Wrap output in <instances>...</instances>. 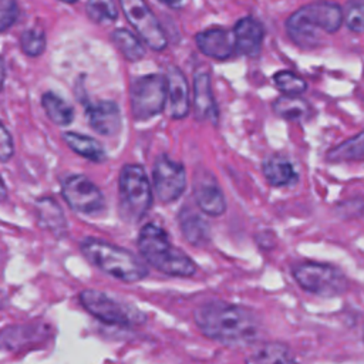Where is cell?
Wrapping results in <instances>:
<instances>
[{
  "label": "cell",
  "instance_id": "1",
  "mask_svg": "<svg viewBox=\"0 0 364 364\" xmlns=\"http://www.w3.org/2000/svg\"><path fill=\"white\" fill-rule=\"evenodd\" d=\"M200 333L228 346H249L262 334L259 317L249 309L223 300L202 303L193 310Z\"/></svg>",
  "mask_w": 364,
  "mask_h": 364
},
{
  "label": "cell",
  "instance_id": "2",
  "mask_svg": "<svg viewBox=\"0 0 364 364\" xmlns=\"http://www.w3.org/2000/svg\"><path fill=\"white\" fill-rule=\"evenodd\" d=\"M343 23L340 4L318 0L301 6L286 20V33L303 50L318 47L323 37L336 33Z\"/></svg>",
  "mask_w": 364,
  "mask_h": 364
},
{
  "label": "cell",
  "instance_id": "3",
  "mask_svg": "<svg viewBox=\"0 0 364 364\" xmlns=\"http://www.w3.org/2000/svg\"><path fill=\"white\" fill-rule=\"evenodd\" d=\"M136 245L145 262L164 274L191 277L196 273L193 260L175 247L164 228L156 223L149 222L141 228Z\"/></svg>",
  "mask_w": 364,
  "mask_h": 364
},
{
  "label": "cell",
  "instance_id": "4",
  "mask_svg": "<svg viewBox=\"0 0 364 364\" xmlns=\"http://www.w3.org/2000/svg\"><path fill=\"white\" fill-rule=\"evenodd\" d=\"M80 250L101 272L124 283H136L149 274L146 264L138 256L105 240L84 237Z\"/></svg>",
  "mask_w": 364,
  "mask_h": 364
},
{
  "label": "cell",
  "instance_id": "5",
  "mask_svg": "<svg viewBox=\"0 0 364 364\" xmlns=\"http://www.w3.org/2000/svg\"><path fill=\"white\" fill-rule=\"evenodd\" d=\"M119 213L127 222L141 220L152 205L149 179L141 165L128 164L121 169L119 181Z\"/></svg>",
  "mask_w": 364,
  "mask_h": 364
},
{
  "label": "cell",
  "instance_id": "6",
  "mask_svg": "<svg viewBox=\"0 0 364 364\" xmlns=\"http://www.w3.org/2000/svg\"><path fill=\"white\" fill-rule=\"evenodd\" d=\"M81 306L95 318L105 324L118 327H138L146 321L144 311L117 297L95 290L84 289L78 294Z\"/></svg>",
  "mask_w": 364,
  "mask_h": 364
},
{
  "label": "cell",
  "instance_id": "7",
  "mask_svg": "<svg viewBox=\"0 0 364 364\" xmlns=\"http://www.w3.org/2000/svg\"><path fill=\"white\" fill-rule=\"evenodd\" d=\"M168 98L164 74L151 73L136 77L129 87L131 114L135 121H148L162 112Z\"/></svg>",
  "mask_w": 364,
  "mask_h": 364
},
{
  "label": "cell",
  "instance_id": "8",
  "mask_svg": "<svg viewBox=\"0 0 364 364\" xmlns=\"http://www.w3.org/2000/svg\"><path fill=\"white\" fill-rule=\"evenodd\" d=\"M291 273L301 289L317 296H340L348 289L346 274L328 263L303 262L296 264Z\"/></svg>",
  "mask_w": 364,
  "mask_h": 364
},
{
  "label": "cell",
  "instance_id": "9",
  "mask_svg": "<svg viewBox=\"0 0 364 364\" xmlns=\"http://www.w3.org/2000/svg\"><path fill=\"white\" fill-rule=\"evenodd\" d=\"M119 4L128 23L151 50L162 51L168 46L166 34L145 0H119Z\"/></svg>",
  "mask_w": 364,
  "mask_h": 364
},
{
  "label": "cell",
  "instance_id": "10",
  "mask_svg": "<svg viewBox=\"0 0 364 364\" xmlns=\"http://www.w3.org/2000/svg\"><path fill=\"white\" fill-rule=\"evenodd\" d=\"M61 193L68 206L84 215H97L105 208L100 188L84 175H70L61 185Z\"/></svg>",
  "mask_w": 364,
  "mask_h": 364
},
{
  "label": "cell",
  "instance_id": "11",
  "mask_svg": "<svg viewBox=\"0 0 364 364\" xmlns=\"http://www.w3.org/2000/svg\"><path fill=\"white\" fill-rule=\"evenodd\" d=\"M152 181L161 202L169 203L179 199L186 188V172L181 162L162 154L156 158L152 169Z\"/></svg>",
  "mask_w": 364,
  "mask_h": 364
},
{
  "label": "cell",
  "instance_id": "12",
  "mask_svg": "<svg viewBox=\"0 0 364 364\" xmlns=\"http://www.w3.org/2000/svg\"><path fill=\"white\" fill-rule=\"evenodd\" d=\"M233 44L236 53L246 57H257L262 51L264 28L255 17L246 16L236 21L233 31Z\"/></svg>",
  "mask_w": 364,
  "mask_h": 364
},
{
  "label": "cell",
  "instance_id": "13",
  "mask_svg": "<svg viewBox=\"0 0 364 364\" xmlns=\"http://www.w3.org/2000/svg\"><path fill=\"white\" fill-rule=\"evenodd\" d=\"M88 125L100 135L112 136L119 132L122 121L121 111L114 101H97L85 108Z\"/></svg>",
  "mask_w": 364,
  "mask_h": 364
},
{
  "label": "cell",
  "instance_id": "14",
  "mask_svg": "<svg viewBox=\"0 0 364 364\" xmlns=\"http://www.w3.org/2000/svg\"><path fill=\"white\" fill-rule=\"evenodd\" d=\"M195 43L202 54L218 61L230 58L235 51L232 33L222 27H210L199 31L195 36Z\"/></svg>",
  "mask_w": 364,
  "mask_h": 364
},
{
  "label": "cell",
  "instance_id": "15",
  "mask_svg": "<svg viewBox=\"0 0 364 364\" xmlns=\"http://www.w3.org/2000/svg\"><path fill=\"white\" fill-rule=\"evenodd\" d=\"M165 78L171 107V117L173 119H182L188 115L191 108L188 80L182 70L176 65H169L166 68Z\"/></svg>",
  "mask_w": 364,
  "mask_h": 364
},
{
  "label": "cell",
  "instance_id": "16",
  "mask_svg": "<svg viewBox=\"0 0 364 364\" xmlns=\"http://www.w3.org/2000/svg\"><path fill=\"white\" fill-rule=\"evenodd\" d=\"M193 115L198 121L218 122V105L208 71H198L193 78Z\"/></svg>",
  "mask_w": 364,
  "mask_h": 364
},
{
  "label": "cell",
  "instance_id": "17",
  "mask_svg": "<svg viewBox=\"0 0 364 364\" xmlns=\"http://www.w3.org/2000/svg\"><path fill=\"white\" fill-rule=\"evenodd\" d=\"M193 198L198 208L209 216H220L226 210L225 195L219 185L210 176L202 178L196 182L193 189Z\"/></svg>",
  "mask_w": 364,
  "mask_h": 364
},
{
  "label": "cell",
  "instance_id": "18",
  "mask_svg": "<svg viewBox=\"0 0 364 364\" xmlns=\"http://www.w3.org/2000/svg\"><path fill=\"white\" fill-rule=\"evenodd\" d=\"M178 223L181 233L188 243L202 247L210 240L209 223L191 206H183L178 213Z\"/></svg>",
  "mask_w": 364,
  "mask_h": 364
},
{
  "label": "cell",
  "instance_id": "19",
  "mask_svg": "<svg viewBox=\"0 0 364 364\" xmlns=\"http://www.w3.org/2000/svg\"><path fill=\"white\" fill-rule=\"evenodd\" d=\"M245 364H297L287 346L277 341L256 346L245 358Z\"/></svg>",
  "mask_w": 364,
  "mask_h": 364
},
{
  "label": "cell",
  "instance_id": "20",
  "mask_svg": "<svg viewBox=\"0 0 364 364\" xmlns=\"http://www.w3.org/2000/svg\"><path fill=\"white\" fill-rule=\"evenodd\" d=\"M262 172L266 181L276 188L287 186L297 181V172L294 171L291 162L280 154H273L269 156L262 165Z\"/></svg>",
  "mask_w": 364,
  "mask_h": 364
},
{
  "label": "cell",
  "instance_id": "21",
  "mask_svg": "<svg viewBox=\"0 0 364 364\" xmlns=\"http://www.w3.org/2000/svg\"><path fill=\"white\" fill-rule=\"evenodd\" d=\"M63 139L70 146V149L91 162L102 164L107 161V154L102 145L88 135L68 131L63 134Z\"/></svg>",
  "mask_w": 364,
  "mask_h": 364
},
{
  "label": "cell",
  "instance_id": "22",
  "mask_svg": "<svg viewBox=\"0 0 364 364\" xmlns=\"http://www.w3.org/2000/svg\"><path fill=\"white\" fill-rule=\"evenodd\" d=\"M43 330L36 326H9L0 333V348L18 350L41 338Z\"/></svg>",
  "mask_w": 364,
  "mask_h": 364
},
{
  "label": "cell",
  "instance_id": "23",
  "mask_svg": "<svg viewBox=\"0 0 364 364\" xmlns=\"http://www.w3.org/2000/svg\"><path fill=\"white\" fill-rule=\"evenodd\" d=\"M41 105L47 117L57 125L65 127V125H70L74 119L73 107L64 98H61L53 91H47L43 94Z\"/></svg>",
  "mask_w": 364,
  "mask_h": 364
},
{
  "label": "cell",
  "instance_id": "24",
  "mask_svg": "<svg viewBox=\"0 0 364 364\" xmlns=\"http://www.w3.org/2000/svg\"><path fill=\"white\" fill-rule=\"evenodd\" d=\"M37 209L38 223L43 228L54 232L55 235H61L65 232V218L55 200H53L51 198H43L37 202Z\"/></svg>",
  "mask_w": 364,
  "mask_h": 364
},
{
  "label": "cell",
  "instance_id": "25",
  "mask_svg": "<svg viewBox=\"0 0 364 364\" xmlns=\"http://www.w3.org/2000/svg\"><path fill=\"white\" fill-rule=\"evenodd\" d=\"M111 41L129 63H136L145 55V48L139 38L127 28H117L111 33Z\"/></svg>",
  "mask_w": 364,
  "mask_h": 364
},
{
  "label": "cell",
  "instance_id": "26",
  "mask_svg": "<svg viewBox=\"0 0 364 364\" xmlns=\"http://www.w3.org/2000/svg\"><path fill=\"white\" fill-rule=\"evenodd\" d=\"M364 141L363 132H358L355 136L336 145L334 148L328 149L326 159L328 162H350V161H361L364 155Z\"/></svg>",
  "mask_w": 364,
  "mask_h": 364
},
{
  "label": "cell",
  "instance_id": "27",
  "mask_svg": "<svg viewBox=\"0 0 364 364\" xmlns=\"http://www.w3.org/2000/svg\"><path fill=\"white\" fill-rule=\"evenodd\" d=\"M273 112L286 119V121H300L307 117L309 112V104L300 98L293 95H282L274 100Z\"/></svg>",
  "mask_w": 364,
  "mask_h": 364
},
{
  "label": "cell",
  "instance_id": "28",
  "mask_svg": "<svg viewBox=\"0 0 364 364\" xmlns=\"http://www.w3.org/2000/svg\"><path fill=\"white\" fill-rule=\"evenodd\" d=\"M85 11L91 21L101 26H111L118 18V9L114 0H88Z\"/></svg>",
  "mask_w": 364,
  "mask_h": 364
},
{
  "label": "cell",
  "instance_id": "29",
  "mask_svg": "<svg viewBox=\"0 0 364 364\" xmlns=\"http://www.w3.org/2000/svg\"><path fill=\"white\" fill-rule=\"evenodd\" d=\"M273 82L283 95L297 97L307 90V82L293 71L280 70L273 74Z\"/></svg>",
  "mask_w": 364,
  "mask_h": 364
},
{
  "label": "cell",
  "instance_id": "30",
  "mask_svg": "<svg viewBox=\"0 0 364 364\" xmlns=\"http://www.w3.org/2000/svg\"><path fill=\"white\" fill-rule=\"evenodd\" d=\"M46 34L43 28L33 27L23 31L20 37V47L24 54L30 57H37L46 50Z\"/></svg>",
  "mask_w": 364,
  "mask_h": 364
},
{
  "label": "cell",
  "instance_id": "31",
  "mask_svg": "<svg viewBox=\"0 0 364 364\" xmlns=\"http://www.w3.org/2000/svg\"><path fill=\"white\" fill-rule=\"evenodd\" d=\"M18 16L16 0H0V33L10 28Z\"/></svg>",
  "mask_w": 364,
  "mask_h": 364
},
{
  "label": "cell",
  "instance_id": "32",
  "mask_svg": "<svg viewBox=\"0 0 364 364\" xmlns=\"http://www.w3.org/2000/svg\"><path fill=\"white\" fill-rule=\"evenodd\" d=\"M347 27L354 33L363 31V6L361 3H354L350 6L347 17H346Z\"/></svg>",
  "mask_w": 364,
  "mask_h": 364
},
{
  "label": "cell",
  "instance_id": "33",
  "mask_svg": "<svg viewBox=\"0 0 364 364\" xmlns=\"http://www.w3.org/2000/svg\"><path fill=\"white\" fill-rule=\"evenodd\" d=\"M14 152L13 139L10 132L6 129V127L0 122V161L7 162Z\"/></svg>",
  "mask_w": 364,
  "mask_h": 364
},
{
  "label": "cell",
  "instance_id": "34",
  "mask_svg": "<svg viewBox=\"0 0 364 364\" xmlns=\"http://www.w3.org/2000/svg\"><path fill=\"white\" fill-rule=\"evenodd\" d=\"M158 1L168 7H178L182 3V0H158Z\"/></svg>",
  "mask_w": 364,
  "mask_h": 364
},
{
  "label": "cell",
  "instance_id": "35",
  "mask_svg": "<svg viewBox=\"0 0 364 364\" xmlns=\"http://www.w3.org/2000/svg\"><path fill=\"white\" fill-rule=\"evenodd\" d=\"M4 78H6V68H4V63L0 57V90L3 87V82H4Z\"/></svg>",
  "mask_w": 364,
  "mask_h": 364
},
{
  "label": "cell",
  "instance_id": "36",
  "mask_svg": "<svg viewBox=\"0 0 364 364\" xmlns=\"http://www.w3.org/2000/svg\"><path fill=\"white\" fill-rule=\"evenodd\" d=\"M6 196H7V189H6V185H4L3 179L0 178V202H1L3 199H6Z\"/></svg>",
  "mask_w": 364,
  "mask_h": 364
},
{
  "label": "cell",
  "instance_id": "37",
  "mask_svg": "<svg viewBox=\"0 0 364 364\" xmlns=\"http://www.w3.org/2000/svg\"><path fill=\"white\" fill-rule=\"evenodd\" d=\"M6 303H7V297H6V294L0 290V309H3V307L6 306Z\"/></svg>",
  "mask_w": 364,
  "mask_h": 364
},
{
  "label": "cell",
  "instance_id": "38",
  "mask_svg": "<svg viewBox=\"0 0 364 364\" xmlns=\"http://www.w3.org/2000/svg\"><path fill=\"white\" fill-rule=\"evenodd\" d=\"M60 1H63V3H75L78 0H60Z\"/></svg>",
  "mask_w": 364,
  "mask_h": 364
}]
</instances>
